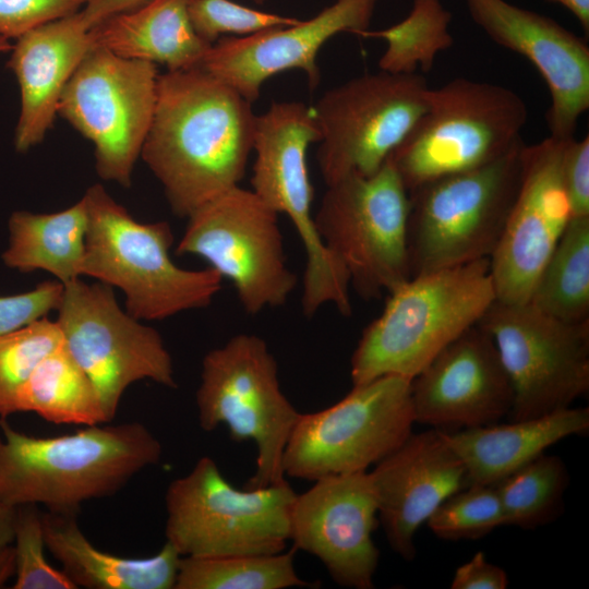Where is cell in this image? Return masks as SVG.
Instances as JSON below:
<instances>
[{
	"mask_svg": "<svg viewBox=\"0 0 589 589\" xmlns=\"http://www.w3.org/2000/svg\"><path fill=\"white\" fill-rule=\"evenodd\" d=\"M17 412H34L58 424L109 423L98 393L63 341L48 353L22 386Z\"/></svg>",
	"mask_w": 589,
	"mask_h": 589,
	"instance_id": "cell-28",
	"label": "cell"
},
{
	"mask_svg": "<svg viewBox=\"0 0 589 589\" xmlns=\"http://www.w3.org/2000/svg\"><path fill=\"white\" fill-rule=\"evenodd\" d=\"M296 495L287 480L238 489L214 459L201 457L167 488L166 542L189 557L283 552Z\"/></svg>",
	"mask_w": 589,
	"mask_h": 589,
	"instance_id": "cell-7",
	"label": "cell"
},
{
	"mask_svg": "<svg viewBox=\"0 0 589 589\" xmlns=\"http://www.w3.org/2000/svg\"><path fill=\"white\" fill-rule=\"evenodd\" d=\"M15 551L13 543L0 549V588L15 575Z\"/></svg>",
	"mask_w": 589,
	"mask_h": 589,
	"instance_id": "cell-44",
	"label": "cell"
},
{
	"mask_svg": "<svg viewBox=\"0 0 589 589\" xmlns=\"http://www.w3.org/2000/svg\"><path fill=\"white\" fill-rule=\"evenodd\" d=\"M411 382L380 376L325 409L300 413L283 456L285 476L313 482L376 465L412 433Z\"/></svg>",
	"mask_w": 589,
	"mask_h": 589,
	"instance_id": "cell-11",
	"label": "cell"
},
{
	"mask_svg": "<svg viewBox=\"0 0 589 589\" xmlns=\"http://www.w3.org/2000/svg\"><path fill=\"white\" fill-rule=\"evenodd\" d=\"M452 13L441 0H413L409 14L387 28L362 32L359 36L383 39L387 47L378 60L382 71L411 74L429 72L436 56L449 49Z\"/></svg>",
	"mask_w": 589,
	"mask_h": 589,
	"instance_id": "cell-31",
	"label": "cell"
},
{
	"mask_svg": "<svg viewBox=\"0 0 589 589\" xmlns=\"http://www.w3.org/2000/svg\"><path fill=\"white\" fill-rule=\"evenodd\" d=\"M525 144L483 167L409 193L410 277L491 259L519 189Z\"/></svg>",
	"mask_w": 589,
	"mask_h": 589,
	"instance_id": "cell-6",
	"label": "cell"
},
{
	"mask_svg": "<svg viewBox=\"0 0 589 589\" xmlns=\"http://www.w3.org/2000/svg\"><path fill=\"white\" fill-rule=\"evenodd\" d=\"M0 501L77 515L83 503L110 497L163 455L141 422L95 424L40 437L0 419Z\"/></svg>",
	"mask_w": 589,
	"mask_h": 589,
	"instance_id": "cell-2",
	"label": "cell"
},
{
	"mask_svg": "<svg viewBox=\"0 0 589 589\" xmlns=\"http://www.w3.org/2000/svg\"><path fill=\"white\" fill-rule=\"evenodd\" d=\"M409 211V194L388 161L372 176L327 185L315 228L362 298H380L410 278Z\"/></svg>",
	"mask_w": 589,
	"mask_h": 589,
	"instance_id": "cell-10",
	"label": "cell"
},
{
	"mask_svg": "<svg viewBox=\"0 0 589 589\" xmlns=\"http://www.w3.org/2000/svg\"><path fill=\"white\" fill-rule=\"evenodd\" d=\"M568 10L579 22L588 35L589 33V0H548Z\"/></svg>",
	"mask_w": 589,
	"mask_h": 589,
	"instance_id": "cell-43",
	"label": "cell"
},
{
	"mask_svg": "<svg viewBox=\"0 0 589 589\" xmlns=\"http://www.w3.org/2000/svg\"><path fill=\"white\" fill-rule=\"evenodd\" d=\"M157 80L155 63L95 45L65 85L58 113L94 144L103 180L131 185L155 111Z\"/></svg>",
	"mask_w": 589,
	"mask_h": 589,
	"instance_id": "cell-15",
	"label": "cell"
},
{
	"mask_svg": "<svg viewBox=\"0 0 589 589\" xmlns=\"http://www.w3.org/2000/svg\"><path fill=\"white\" fill-rule=\"evenodd\" d=\"M16 507L0 501V549L13 543Z\"/></svg>",
	"mask_w": 589,
	"mask_h": 589,
	"instance_id": "cell-42",
	"label": "cell"
},
{
	"mask_svg": "<svg viewBox=\"0 0 589 589\" xmlns=\"http://www.w3.org/2000/svg\"><path fill=\"white\" fill-rule=\"evenodd\" d=\"M493 340L513 389V420L565 409L589 389V320L569 323L527 303L495 300L477 324Z\"/></svg>",
	"mask_w": 589,
	"mask_h": 589,
	"instance_id": "cell-16",
	"label": "cell"
},
{
	"mask_svg": "<svg viewBox=\"0 0 589 589\" xmlns=\"http://www.w3.org/2000/svg\"><path fill=\"white\" fill-rule=\"evenodd\" d=\"M57 312L63 344L93 382L109 422L133 383L151 380L177 387L160 334L123 311L112 287L81 278L68 283Z\"/></svg>",
	"mask_w": 589,
	"mask_h": 589,
	"instance_id": "cell-14",
	"label": "cell"
},
{
	"mask_svg": "<svg viewBox=\"0 0 589 589\" xmlns=\"http://www.w3.org/2000/svg\"><path fill=\"white\" fill-rule=\"evenodd\" d=\"M378 521L392 550L416 556L414 536L448 496L469 485L465 466L440 429L411 433L369 472Z\"/></svg>",
	"mask_w": 589,
	"mask_h": 589,
	"instance_id": "cell-22",
	"label": "cell"
},
{
	"mask_svg": "<svg viewBox=\"0 0 589 589\" xmlns=\"http://www.w3.org/2000/svg\"><path fill=\"white\" fill-rule=\"evenodd\" d=\"M13 546L14 589H76L67 574L49 564L45 555L43 517L36 505L16 507Z\"/></svg>",
	"mask_w": 589,
	"mask_h": 589,
	"instance_id": "cell-35",
	"label": "cell"
},
{
	"mask_svg": "<svg viewBox=\"0 0 589 589\" xmlns=\"http://www.w3.org/2000/svg\"><path fill=\"white\" fill-rule=\"evenodd\" d=\"M152 0H88L80 11L85 24L93 28L105 20L136 8Z\"/></svg>",
	"mask_w": 589,
	"mask_h": 589,
	"instance_id": "cell-41",
	"label": "cell"
},
{
	"mask_svg": "<svg viewBox=\"0 0 589 589\" xmlns=\"http://www.w3.org/2000/svg\"><path fill=\"white\" fill-rule=\"evenodd\" d=\"M528 302L565 322L589 320V217L569 220Z\"/></svg>",
	"mask_w": 589,
	"mask_h": 589,
	"instance_id": "cell-29",
	"label": "cell"
},
{
	"mask_svg": "<svg viewBox=\"0 0 589 589\" xmlns=\"http://www.w3.org/2000/svg\"><path fill=\"white\" fill-rule=\"evenodd\" d=\"M411 398L416 422L461 430L497 423L513 389L492 338L474 325L412 378Z\"/></svg>",
	"mask_w": 589,
	"mask_h": 589,
	"instance_id": "cell-21",
	"label": "cell"
},
{
	"mask_svg": "<svg viewBox=\"0 0 589 589\" xmlns=\"http://www.w3.org/2000/svg\"><path fill=\"white\" fill-rule=\"evenodd\" d=\"M63 341L56 321L44 317L0 336V419L17 412V395L37 364Z\"/></svg>",
	"mask_w": 589,
	"mask_h": 589,
	"instance_id": "cell-33",
	"label": "cell"
},
{
	"mask_svg": "<svg viewBox=\"0 0 589 589\" xmlns=\"http://www.w3.org/2000/svg\"><path fill=\"white\" fill-rule=\"evenodd\" d=\"M528 108L513 89L465 77L430 88L428 108L392 153L408 194L495 161L522 141Z\"/></svg>",
	"mask_w": 589,
	"mask_h": 589,
	"instance_id": "cell-5",
	"label": "cell"
},
{
	"mask_svg": "<svg viewBox=\"0 0 589 589\" xmlns=\"http://www.w3.org/2000/svg\"><path fill=\"white\" fill-rule=\"evenodd\" d=\"M83 197L88 212L83 276L119 288L129 314L160 321L212 303L221 276L209 266H178L169 253L173 233L167 221L135 220L101 184Z\"/></svg>",
	"mask_w": 589,
	"mask_h": 589,
	"instance_id": "cell-4",
	"label": "cell"
},
{
	"mask_svg": "<svg viewBox=\"0 0 589 589\" xmlns=\"http://www.w3.org/2000/svg\"><path fill=\"white\" fill-rule=\"evenodd\" d=\"M88 0H0V36L16 39L47 23L72 15Z\"/></svg>",
	"mask_w": 589,
	"mask_h": 589,
	"instance_id": "cell-37",
	"label": "cell"
},
{
	"mask_svg": "<svg viewBox=\"0 0 589 589\" xmlns=\"http://www.w3.org/2000/svg\"><path fill=\"white\" fill-rule=\"evenodd\" d=\"M377 0H335L309 20L227 37L212 45L201 68L253 104L264 82L287 70L305 73L310 88L321 81L316 62L321 48L335 35L369 29Z\"/></svg>",
	"mask_w": 589,
	"mask_h": 589,
	"instance_id": "cell-19",
	"label": "cell"
},
{
	"mask_svg": "<svg viewBox=\"0 0 589 589\" xmlns=\"http://www.w3.org/2000/svg\"><path fill=\"white\" fill-rule=\"evenodd\" d=\"M192 0H152L91 28L96 46L128 59L161 63L168 71L201 67L212 44L194 31Z\"/></svg>",
	"mask_w": 589,
	"mask_h": 589,
	"instance_id": "cell-26",
	"label": "cell"
},
{
	"mask_svg": "<svg viewBox=\"0 0 589 589\" xmlns=\"http://www.w3.org/2000/svg\"><path fill=\"white\" fill-rule=\"evenodd\" d=\"M562 177L572 218L589 217V136L567 140Z\"/></svg>",
	"mask_w": 589,
	"mask_h": 589,
	"instance_id": "cell-39",
	"label": "cell"
},
{
	"mask_svg": "<svg viewBox=\"0 0 589 589\" xmlns=\"http://www.w3.org/2000/svg\"><path fill=\"white\" fill-rule=\"evenodd\" d=\"M508 576L500 566L489 562L483 552H477L454 573L452 589H506Z\"/></svg>",
	"mask_w": 589,
	"mask_h": 589,
	"instance_id": "cell-40",
	"label": "cell"
},
{
	"mask_svg": "<svg viewBox=\"0 0 589 589\" xmlns=\"http://www.w3.org/2000/svg\"><path fill=\"white\" fill-rule=\"evenodd\" d=\"M195 402L202 430L225 424L233 441L254 442L255 471L245 488L286 480L283 456L301 412L284 394L278 364L264 339L238 334L209 350Z\"/></svg>",
	"mask_w": 589,
	"mask_h": 589,
	"instance_id": "cell-9",
	"label": "cell"
},
{
	"mask_svg": "<svg viewBox=\"0 0 589 589\" xmlns=\"http://www.w3.org/2000/svg\"><path fill=\"white\" fill-rule=\"evenodd\" d=\"M11 49H12V44L10 43V40L0 36V55L11 51Z\"/></svg>",
	"mask_w": 589,
	"mask_h": 589,
	"instance_id": "cell-45",
	"label": "cell"
},
{
	"mask_svg": "<svg viewBox=\"0 0 589 589\" xmlns=\"http://www.w3.org/2000/svg\"><path fill=\"white\" fill-rule=\"evenodd\" d=\"M63 284L45 280L26 292L0 296V336L26 327L57 311Z\"/></svg>",
	"mask_w": 589,
	"mask_h": 589,
	"instance_id": "cell-38",
	"label": "cell"
},
{
	"mask_svg": "<svg viewBox=\"0 0 589 589\" xmlns=\"http://www.w3.org/2000/svg\"><path fill=\"white\" fill-rule=\"evenodd\" d=\"M589 430V409L568 407L512 423L444 431L462 461L469 484L492 485L550 446Z\"/></svg>",
	"mask_w": 589,
	"mask_h": 589,
	"instance_id": "cell-24",
	"label": "cell"
},
{
	"mask_svg": "<svg viewBox=\"0 0 589 589\" xmlns=\"http://www.w3.org/2000/svg\"><path fill=\"white\" fill-rule=\"evenodd\" d=\"M253 1L262 3L264 0H253Z\"/></svg>",
	"mask_w": 589,
	"mask_h": 589,
	"instance_id": "cell-46",
	"label": "cell"
},
{
	"mask_svg": "<svg viewBox=\"0 0 589 589\" xmlns=\"http://www.w3.org/2000/svg\"><path fill=\"white\" fill-rule=\"evenodd\" d=\"M76 516L41 513L46 549L76 588L175 589L182 556L171 544L148 557L113 555L86 538Z\"/></svg>",
	"mask_w": 589,
	"mask_h": 589,
	"instance_id": "cell-25",
	"label": "cell"
},
{
	"mask_svg": "<svg viewBox=\"0 0 589 589\" xmlns=\"http://www.w3.org/2000/svg\"><path fill=\"white\" fill-rule=\"evenodd\" d=\"M568 471L560 456L542 453L493 484L504 514V526L536 529L551 524L564 508Z\"/></svg>",
	"mask_w": 589,
	"mask_h": 589,
	"instance_id": "cell-32",
	"label": "cell"
},
{
	"mask_svg": "<svg viewBox=\"0 0 589 589\" xmlns=\"http://www.w3.org/2000/svg\"><path fill=\"white\" fill-rule=\"evenodd\" d=\"M252 104L201 67L158 75L141 157L178 217L239 185L253 152Z\"/></svg>",
	"mask_w": 589,
	"mask_h": 589,
	"instance_id": "cell-1",
	"label": "cell"
},
{
	"mask_svg": "<svg viewBox=\"0 0 589 589\" xmlns=\"http://www.w3.org/2000/svg\"><path fill=\"white\" fill-rule=\"evenodd\" d=\"M430 88L419 73L381 70L326 91L313 107L321 132L316 158L326 185L378 171L425 112Z\"/></svg>",
	"mask_w": 589,
	"mask_h": 589,
	"instance_id": "cell-12",
	"label": "cell"
},
{
	"mask_svg": "<svg viewBox=\"0 0 589 589\" xmlns=\"http://www.w3.org/2000/svg\"><path fill=\"white\" fill-rule=\"evenodd\" d=\"M278 215L252 190L237 185L188 217L176 254L204 259L233 285L248 314L280 306L298 277L287 264Z\"/></svg>",
	"mask_w": 589,
	"mask_h": 589,
	"instance_id": "cell-13",
	"label": "cell"
},
{
	"mask_svg": "<svg viewBox=\"0 0 589 589\" xmlns=\"http://www.w3.org/2000/svg\"><path fill=\"white\" fill-rule=\"evenodd\" d=\"M189 16L196 34L212 45L221 35L248 36L300 21L292 16L248 8L231 0H192Z\"/></svg>",
	"mask_w": 589,
	"mask_h": 589,
	"instance_id": "cell-36",
	"label": "cell"
},
{
	"mask_svg": "<svg viewBox=\"0 0 589 589\" xmlns=\"http://www.w3.org/2000/svg\"><path fill=\"white\" fill-rule=\"evenodd\" d=\"M321 132L313 107L276 101L255 119L252 191L277 214L291 220L306 254L301 305L306 316L333 304L351 312L350 281L345 268L321 241L312 215L313 185L306 153Z\"/></svg>",
	"mask_w": 589,
	"mask_h": 589,
	"instance_id": "cell-8",
	"label": "cell"
},
{
	"mask_svg": "<svg viewBox=\"0 0 589 589\" xmlns=\"http://www.w3.org/2000/svg\"><path fill=\"white\" fill-rule=\"evenodd\" d=\"M94 46L92 31L80 11L16 38L7 65L20 87L13 141L19 153L41 143L58 113L65 85Z\"/></svg>",
	"mask_w": 589,
	"mask_h": 589,
	"instance_id": "cell-23",
	"label": "cell"
},
{
	"mask_svg": "<svg viewBox=\"0 0 589 589\" xmlns=\"http://www.w3.org/2000/svg\"><path fill=\"white\" fill-rule=\"evenodd\" d=\"M470 17L495 44L527 58L543 77L551 136H575L589 109V47L551 17L506 0H465Z\"/></svg>",
	"mask_w": 589,
	"mask_h": 589,
	"instance_id": "cell-20",
	"label": "cell"
},
{
	"mask_svg": "<svg viewBox=\"0 0 589 589\" xmlns=\"http://www.w3.org/2000/svg\"><path fill=\"white\" fill-rule=\"evenodd\" d=\"M375 490L368 471L333 474L297 494L290 512L289 541L322 562L332 579L352 589L374 588L380 551Z\"/></svg>",
	"mask_w": 589,
	"mask_h": 589,
	"instance_id": "cell-18",
	"label": "cell"
},
{
	"mask_svg": "<svg viewBox=\"0 0 589 589\" xmlns=\"http://www.w3.org/2000/svg\"><path fill=\"white\" fill-rule=\"evenodd\" d=\"M387 294L352 353V385L384 375L414 378L496 300L490 259L410 277Z\"/></svg>",
	"mask_w": 589,
	"mask_h": 589,
	"instance_id": "cell-3",
	"label": "cell"
},
{
	"mask_svg": "<svg viewBox=\"0 0 589 589\" xmlns=\"http://www.w3.org/2000/svg\"><path fill=\"white\" fill-rule=\"evenodd\" d=\"M294 549L274 554H248L180 560L175 589H287L311 587L294 566Z\"/></svg>",
	"mask_w": 589,
	"mask_h": 589,
	"instance_id": "cell-30",
	"label": "cell"
},
{
	"mask_svg": "<svg viewBox=\"0 0 589 589\" xmlns=\"http://www.w3.org/2000/svg\"><path fill=\"white\" fill-rule=\"evenodd\" d=\"M440 539H480L504 526V514L495 486L469 484L448 496L426 520Z\"/></svg>",
	"mask_w": 589,
	"mask_h": 589,
	"instance_id": "cell-34",
	"label": "cell"
},
{
	"mask_svg": "<svg viewBox=\"0 0 589 589\" xmlns=\"http://www.w3.org/2000/svg\"><path fill=\"white\" fill-rule=\"evenodd\" d=\"M3 264L21 273L45 271L65 285L83 276L88 212L84 197L60 212L16 211L9 218Z\"/></svg>",
	"mask_w": 589,
	"mask_h": 589,
	"instance_id": "cell-27",
	"label": "cell"
},
{
	"mask_svg": "<svg viewBox=\"0 0 589 589\" xmlns=\"http://www.w3.org/2000/svg\"><path fill=\"white\" fill-rule=\"evenodd\" d=\"M568 139L549 135L524 145L519 189L490 259L496 300L527 303L545 263L572 219L562 177Z\"/></svg>",
	"mask_w": 589,
	"mask_h": 589,
	"instance_id": "cell-17",
	"label": "cell"
}]
</instances>
